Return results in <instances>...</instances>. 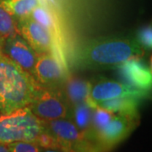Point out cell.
<instances>
[{"label":"cell","instance_id":"1","mask_svg":"<svg viewBox=\"0 0 152 152\" xmlns=\"http://www.w3.org/2000/svg\"><path fill=\"white\" fill-rule=\"evenodd\" d=\"M39 85L4 53L0 55V113H10L26 107Z\"/></svg>","mask_w":152,"mask_h":152},{"label":"cell","instance_id":"2","mask_svg":"<svg viewBox=\"0 0 152 152\" xmlns=\"http://www.w3.org/2000/svg\"><path fill=\"white\" fill-rule=\"evenodd\" d=\"M142 52L134 39L101 38L87 44L79 60L88 68H117L125 61L140 56Z\"/></svg>","mask_w":152,"mask_h":152},{"label":"cell","instance_id":"3","mask_svg":"<svg viewBox=\"0 0 152 152\" xmlns=\"http://www.w3.org/2000/svg\"><path fill=\"white\" fill-rule=\"evenodd\" d=\"M45 130L43 121L24 107L10 113L0 114V144L29 141L37 143Z\"/></svg>","mask_w":152,"mask_h":152},{"label":"cell","instance_id":"4","mask_svg":"<svg viewBox=\"0 0 152 152\" xmlns=\"http://www.w3.org/2000/svg\"><path fill=\"white\" fill-rule=\"evenodd\" d=\"M27 107L34 115L42 121L70 119L71 107L61 90L39 86L32 101Z\"/></svg>","mask_w":152,"mask_h":152},{"label":"cell","instance_id":"5","mask_svg":"<svg viewBox=\"0 0 152 152\" xmlns=\"http://www.w3.org/2000/svg\"><path fill=\"white\" fill-rule=\"evenodd\" d=\"M45 127L64 152H98L95 146L69 118L43 121Z\"/></svg>","mask_w":152,"mask_h":152},{"label":"cell","instance_id":"6","mask_svg":"<svg viewBox=\"0 0 152 152\" xmlns=\"http://www.w3.org/2000/svg\"><path fill=\"white\" fill-rule=\"evenodd\" d=\"M32 77L40 86L61 90L68 77L64 56L60 53L38 55Z\"/></svg>","mask_w":152,"mask_h":152},{"label":"cell","instance_id":"7","mask_svg":"<svg viewBox=\"0 0 152 152\" xmlns=\"http://www.w3.org/2000/svg\"><path fill=\"white\" fill-rule=\"evenodd\" d=\"M138 118L115 114L107 124L94 134L93 145L98 152H106L124 141L136 128Z\"/></svg>","mask_w":152,"mask_h":152},{"label":"cell","instance_id":"8","mask_svg":"<svg viewBox=\"0 0 152 152\" xmlns=\"http://www.w3.org/2000/svg\"><path fill=\"white\" fill-rule=\"evenodd\" d=\"M19 34L38 55L50 53H61V48L52 34L42 26L30 17L18 20Z\"/></svg>","mask_w":152,"mask_h":152},{"label":"cell","instance_id":"9","mask_svg":"<svg viewBox=\"0 0 152 152\" xmlns=\"http://www.w3.org/2000/svg\"><path fill=\"white\" fill-rule=\"evenodd\" d=\"M121 82L137 91L150 92L152 84L151 69L139 57L125 61L117 67Z\"/></svg>","mask_w":152,"mask_h":152},{"label":"cell","instance_id":"10","mask_svg":"<svg viewBox=\"0 0 152 152\" xmlns=\"http://www.w3.org/2000/svg\"><path fill=\"white\" fill-rule=\"evenodd\" d=\"M149 93L134 90L121 81L102 79L91 85L88 102L96 107L97 104L108 100L124 96H136L144 99Z\"/></svg>","mask_w":152,"mask_h":152},{"label":"cell","instance_id":"11","mask_svg":"<svg viewBox=\"0 0 152 152\" xmlns=\"http://www.w3.org/2000/svg\"><path fill=\"white\" fill-rule=\"evenodd\" d=\"M3 53L25 72L33 75L38 54L20 34L9 37L3 42Z\"/></svg>","mask_w":152,"mask_h":152},{"label":"cell","instance_id":"12","mask_svg":"<svg viewBox=\"0 0 152 152\" xmlns=\"http://www.w3.org/2000/svg\"><path fill=\"white\" fill-rule=\"evenodd\" d=\"M91 85V82L81 78L67 77L61 91L69 106L74 107L88 102Z\"/></svg>","mask_w":152,"mask_h":152},{"label":"cell","instance_id":"13","mask_svg":"<svg viewBox=\"0 0 152 152\" xmlns=\"http://www.w3.org/2000/svg\"><path fill=\"white\" fill-rule=\"evenodd\" d=\"M141 100L142 98L136 96H124L106 101L96 106L118 115L138 118V107Z\"/></svg>","mask_w":152,"mask_h":152},{"label":"cell","instance_id":"14","mask_svg":"<svg viewBox=\"0 0 152 152\" xmlns=\"http://www.w3.org/2000/svg\"><path fill=\"white\" fill-rule=\"evenodd\" d=\"M94 107H95L89 102L71 107L70 120L90 142L91 135V119Z\"/></svg>","mask_w":152,"mask_h":152},{"label":"cell","instance_id":"15","mask_svg":"<svg viewBox=\"0 0 152 152\" xmlns=\"http://www.w3.org/2000/svg\"><path fill=\"white\" fill-rule=\"evenodd\" d=\"M30 18L34 21L37 22L44 28H46L52 34L55 41L58 43V38L59 37V26L54 11L49 7L41 4L31 12Z\"/></svg>","mask_w":152,"mask_h":152},{"label":"cell","instance_id":"16","mask_svg":"<svg viewBox=\"0 0 152 152\" xmlns=\"http://www.w3.org/2000/svg\"><path fill=\"white\" fill-rule=\"evenodd\" d=\"M1 5L15 19L21 20L30 17L37 7L42 4L41 0H0Z\"/></svg>","mask_w":152,"mask_h":152},{"label":"cell","instance_id":"17","mask_svg":"<svg viewBox=\"0 0 152 152\" xmlns=\"http://www.w3.org/2000/svg\"><path fill=\"white\" fill-rule=\"evenodd\" d=\"M19 34L18 22L10 15L0 4V40L4 42L6 39Z\"/></svg>","mask_w":152,"mask_h":152},{"label":"cell","instance_id":"18","mask_svg":"<svg viewBox=\"0 0 152 152\" xmlns=\"http://www.w3.org/2000/svg\"><path fill=\"white\" fill-rule=\"evenodd\" d=\"M135 42L143 50H151L152 47L151 25L141 27L136 33Z\"/></svg>","mask_w":152,"mask_h":152},{"label":"cell","instance_id":"19","mask_svg":"<svg viewBox=\"0 0 152 152\" xmlns=\"http://www.w3.org/2000/svg\"><path fill=\"white\" fill-rule=\"evenodd\" d=\"M7 145L10 152H42V148L35 142L17 141Z\"/></svg>","mask_w":152,"mask_h":152},{"label":"cell","instance_id":"20","mask_svg":"<svg viewBox=\"0 0 152 152\" xmlns=\"http://www.w3.org/2000/svg\"><path fill=\"white\" fill-rule=\"evenodd\" d=\"M0 152H10L8 145L4 144H0Z\"/></svg>","mask_w":152,"mask_h":152},{"label":"cell","instance_id":"21","mask_svg":"<svg viewBox=\"0 0 152 152\" xmlns=\"http://www.w3.org/2000/svg\"><path fill=\"white\" fill-rule=\"evenodd\" d=\"M42 152H64L60 150H55V149H42Z\"/></svg>","mask_w":152,"mask_h":152},{"label":"cell","instance_id":"22","mask_svg":"<svg viewBox=\"0 0 152 152\" xmlns=\"http://www.w3.org/2000/svg\"><path fill=\"white\" fill-rule=\"evenodd\" d=\"M3 53V42L0 40V55Z\"/></svg>","mask_w":152,"mask_h":152}]
</instances>
